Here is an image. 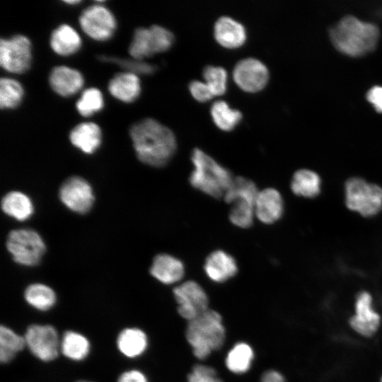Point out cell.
<instances>
[{"label": "cell", "mask_w": 382, "mask_h": 382, "mask_svg": "<svg viewBox=\"0 0 382 382\" xmlns=\"http://www.w3.org/2000/svg\"><path fill=\"white\" fill-rule=\"evenodd\" d=\"M129 132L137 158L147 166L163 167L175 153L177 141L173 132L154 118L134 122Z\"/></svg>", "instance_id": "1"}, {"label": "cell", "mask_w": 382, "mask_h": 382, "mask_svg": "<svg viewBox=\"0 0 382 382\" xmlns=\"http://www.w3.org/2000/svg\"><path fill=\"white\" fill-rule=\"evenodd\" d=\"M329 35L337 50L357 57L374 50L378 40L379 30L373 23L349 15L330 28Z\"/></svg>", "instance_id": "2"}, {"label": "cell", "mask_w": 382, "mask_h": 382, "mask_svg": "<svg viewBox=\"0 0 382 382\" xmlns=\"http://www.w3.org/2000/svg\"><path fill=\"white\" fill-rule=\"evenodd\" d=\"M194 168L189 182L197 190L214 198L224 197L233 180L231 173L199 148L191 154Z\"/></svg>", "instance_id": "3"}, {"label": "cell", "mask_w": 382, "mask_h": 382, "mask_svg": "<svg viewBox=\"0 0 382 382\" xmlns=\"http://www.w3.org/2000/svg\"><path fill=\"white\" fill-rule=\"evenodd\" d=\"M185 336L195 357L201 360L206 359L224 345L226 331L221 316L214 310L208 309L188 321Z\"/></svg>", "instance_id": "4"}, {"label": "cell", "mask_w": 382, "mask_h": 382, "mask_svg": "<svg viewBox=\"0 0 382 382\" xmlns=\"http://www.w3.org/2000/svg\"><path fill=\"white\" fill-rule=\"evenodd\" d=\"M6 247L15 262L26 267L39 265L46 251L45 243L40 233L27 228L10 231Z\"/></svg>", "instance_id": "5"}, {"label": "cell", "mask_w": 382, "mask_h": 382, "mask_svg": "<svg viewBox=\"0 0 382 382\" xmlns=\"http://www.w3.org/2000/svg\"><path fill=\"white\" fill-rule=\"evenodd\" d=\"M175 40L173 33L166 28L154 24L134 30L128 52L135 59L144 60L155 54L168 50Z\"/></svg>", "instance_id": "6"}, {"label": "cell", "mask_w": 382, "mask_h": 382, "mask_svg": "<svg viewBox=\"0 0 382 382\" xmlns=\"http://www.w3.org/2000/svg\"><path fill=\"white\" fill-rule=\"evenodd\" d=\"M347 207L366 217L374 216L382 209V187L361 178H351L345 183Z\"/></svg>", "instance_id": "7"}, {"label": "cell", "mask_w": 382, "mask_h": 382, "mask_svg": "<svg viewBox=\"0 0 382 382\" xmlns=\"http://www.w3.org/2000/svg\"><path fill=\"white\" fill-rule=\"evenodd\" d=\"M32 45L29 38L21 34L0 40V65L9 73L23 74L32 64Z\"/></svg>", "instance_id": "8"}, {"label": "cell", "mask_w": 382, "mask_h": 382, "mask_svg": "<svg viewBox=\"0 0 382 382\" xmlns=\"http://www.w3.org/2000/svg\"><path fill=\"white\" fill-rule=\"evenodd\" d=\"M79 22L86 35L100 42L111 39L117 28L115 16L110 9L100 4L86 8L80 14Z\"/></svg>", "instance_id": "9"}, {"label": "cell", "mask_w": 382, "mask_h": 382, "mask_svg": "<svg viewBox=\"0 0 382 382\" xmlns=\"http://www.w3.org/2000/svg\"><path fill=\"white\" fill-rule=\"evenodd\" d=\"M381 323V316L374 308L373 297L367 291L357 293L354 313L349 318L350 328L359 336L371 338L378 332Z\"/></svg>", "instance_id": "10"}, {"label": "cell", "mask_w": 382, "mask_h": 382, "mask_svg": "<svg viewBox=\"0 0 382 382\" xmlns=\"http://www.w3.org/2000/svg\"><path fill=\"white\" fill-rule=\"evenodd\" d=\"M62 203L76 214H84L93 206L95 197L91 184L80 176H71L66 179L59 190Z\"/></svg>", "instance_id": "11"}, {"label": "cell", "mask_w": 382, "mask_h": 382, "mask_svg": "<svg viewBox=\"0 0 382 382\" xmlns=\"http://www.w3.org/2000/svg\"><path fill=\"white\" fill-rule=\"evenodd\" d=\"M173 296L178 303V313L188 321L209 309L207 294L195 281L189 280L177 286L173 289Z\"/></svg>", "instance_id": "12"}, {"label": "cell", "mask_w": 382, "mask_h": 382, "mask_svg": "<svg viewBox=\"0 0 382 382\" xmlns=\"http://www.w3.org/2000/svg\"><path fill=\"white\" fill-rule=\"evenodd\" d=\"M25 345L38 359L49 361L57 357L60 342L55 328L49 325H31L24 336Z\"/></svg>", "instance_id": "13"}, {"label": "cell", "mask_w": 382, "mask_h": 382, "mask_svg": "<svg viewBox=\"0 0 382 382\" xmlns=\"http://www.w3.org/2000/svg\"><path fill=\"white\" fill-rule=\"evenodd\" d=\"M233 77L241 89L248 92H256L267 84L269 80V71L262 61L249 57L236 62L233 69Z\"/></svg>", "instance_id": "14"}, {"label": "cell", "mask_w": 382, "mask_h": 382, "mask_svg": "<svg viewBox=\"0 0 382 382\" xmlns=\"http://www.w3.org/2000/svg\"><path fill=\"white\" fill-rule=\"evenodd\" d=\"M48 81L52 91L62 97L77 93L84 84L83 76L79 70L64 65L52 69Z\"/></svg>", "instance_id": "15"}, {"label": "cell", "mask_w": 382, "mask_h": 382, "mask_svg": "<svg viewBox=\"0 0 382 382\" xmlns=\"http://www.w3.org/2000/svg\"><path fill=\"white\" fill-rule=\"evenodd\" d=\"M255 215L265 224H272L278 221L284 212V202L279 192L267 187L260 191L254 204Z\"/></svg>", "instance_id": "16"}, {"label": "cell", "mask_w": 382, "mask_h": 382, "mask_svg": "<svg viewBox=\"0 0 382 382\" xmlns=\"http://www.w3.org/2000/svg\"><path fill=\"white\" fill-rule=\"evenodd\" d=\"M204 270L210 280L223 283L237 274L238 265L231 255L222 250H216L207 257Z\"/></svg>", "instance_id": "17"}, {"label": "cell", "mask_w": 382, "mask_h": 382, "mask_svg": "<svg viewBox=\"0 0 382 382\" xmlns=\"http://www.w3.org/2000/svg\"><path fill=\"white\" fill-rule=\"evenodd\" d=\"M185 272L183 262L178 257L167 253L156 255L149 270L151 276L164 284H172L180 281Z\"/></svg>", "instance_id": "18"}, {"label": "cell", "mask_w": 382, "mask_h": 382, "mask_svg": "<svg viewBox=\"0 0 382 382\" xmlns=\"http://www.w3.org/2000/svg\"><path fill=\"white\" fill-rule=\"evenodd\" d=\"M69 139L71 144L81 151L86 154H92L101 145V129L95 122H81L71 129Z\"/></svg>", "instance_id": "19"}, {"label": "cell", "mask_w": 382, "mask_h": 382, "mask_svg": "<svg viewBox=\"0 0 382 382\" xmlns=\"http://www.w3.org/2000/svg\"><path fill=\"white\" fill-rule=\"evenodd\" d=\"M214 34L216 41L224 47L236 48L246 40V30L239 21L228 16H220L214 23Z\"/></svg>", "instance_id": "20"}, {"label": "cell", "mask_w": 382, "mask_h": 382, "mask_svg": "<svg viewBox=\"0 0 382 382\" xmlns=\"http://www.w3.org/2000/svg\"><path fill=\"white\" fill-rule=\"evenodd\" d=\"M108 88L112 97L126 103L135 101L141 91L138 75L128 71L114 75L108 82Z\"/></svg>", "instance_id": "21"}, {"label": "cell", "mask_w": 382, "mask_h": 382, "mask_svg": "<svg viewBox=\"0 0 382 382\" xmlns=\"http://www.w3.org/2000/svg\"><path fill=\"white\" fill-rule=\"evenodd\" d=\"M82 45L78 32L71 25L63 23L55 28L50 37V45L57 54L67 57L76 53Z\"/></svg>", "instance_id": "22"}, {"label": "cell", "mask_w": 382, "mask_h": 382, "mask_svg": "<svg viewBox=\"0 0 382 382\" xmlns=\"http://www.w3.org/2000/svg\"><path fill=\"white\" fill-rule=\"evenodd\" d=\"M1 207L7 216L23 221L34 213V206L30 198L20 191H10L1 199Z\"/></svg>", "instance_id": "23"}, {"label": "cell", "mask_w": 382, "mask_h": 382, "mask_svg": "<svg viewBox=\"0 0 382 382\" xmlns=\"http://www.w3.org/2000/svg\"><path fill=\"white\" fill-rule=\"evenodd\" d=\"M147 345L146 334L138 328L125 329L117 337L119 350L128 357L141 355L146 350Z\"/></svg>", "instance_id": "24"}, {"label": "cell", "mask_w": 382, "mask_h": 382, "mask_svg": "<svg viewBox=\"0 0 382 382\" xmlns=\"http://www.w3.org/2000/svg\"><path fill=\"white\" fill-rule=\"evenodd\" d=\"M320 178L316 173L308 169H301L294 173L291 189L298 196L312 198L320 193Z\"/></svg>", "instance_id": "25"}, {"label": "cell", "mask_w": 382, "mask_h": 382, "mask_svg": "<svg viewBox=\"0 0 382 382\" xmlns=\"http://www.w3.org/2000/svg\"><path fill=\"white\" fill-rule=\"evenodd\" d=\"M210 113L217 127L224 131L233 129L241 120L242 112L232 108L224 100H217L211 105Z\"/></svg>", "instance_id": "26"}, {"label": "cell", "mask_w": 382, "mask_h": 382, "mask_svg": "<svg viewBox=\"0 0 382 382\" xmlns=\"http://www.w3.org/2000/svg\"><path fill=\"white\" fill-rule=\"evenodd\" d=\"M253 358L252 347L247 343L238 342L227 354L226 366L234 374H244L249 370Z\"/></svg>", "instance_id": "27"}, {"label": "cell", "mask_w": 382, "mask_h": 382, "mask_svg": "<svg viewBox=\"0 0 382 382\" xmlns=\"http://www.w3.org/2000/svg\"><path fill=\"white\" fill-rule=\"evenodd\" d=\"M259 191L252 180L241 176L233 178L232 184L224 195L225 202L231 204L237 200H244L255 204Z\"/></svg>", "instance_id": "28"}, {"label": "cell", "mask_w": 382, "mask_h": 382, "mask_svg": "<svg viewBox=\"0 0 382 382\" xmlns=\"http://www.w3.org/2000/svg\"><path fill=\"white\" fill-rule=\"evenodd\" d=\"M60 349L65 357L78 361L84 359L88 355L90 343L81 334L67 331L64 334Z\"/></svg>", "instance_id": "29"}, {"label": "cell", "mask_w": 382, "mask_h": 382, "mask_svg": "<svg viewBox=\"0 0 382 382\" xmlns=\"http://www.w3.org/2000/svg\"><path fill=\"white\" fill-rule=\"evenodd\" d=\"M24 297L30 305L41 311L50 309L56 301L53 289L41 283L29 285L25 290Z\"/></svg>", "instance_id": "30"}, {"label": "cell", "mask_w": 382, "mask_h": 382, "mask_svg": "<svg viewBox=\"0 0 382 382\" xmlns=\"http://www.w3.org/2000/svg\"><path fill=\"white\" fill-rule=\"evenodd\" d=\"M24 90L17 80L2 77L0 79V108L2 110H12L22 103Z\"/></svg>", "instance_id": "31"}, {"label": "cell", "mask_w": 382, "mask_h": 382, "mask_svg": "<svg viewBox=\"0 0 382 382\" xmlns=\"http://www.w3.org/2000/svg\"><path fill=\"white\" fill-rule=\"evenodd\" d=\"M25 345L24 337L18 335L6 326H1L0 360L2 363L10 361Z\"/></svg>", "instance_id": "32"}, {"label": "cell", "mask_w": 382, "mask_h": 382, "mask_svg": "<svg viewBox=\"0 0 382 382\" xmlns=\"http://www.w3.org/2000/svg\"><path fill=\"white\" fill-rule=\"evenodd\" d=\"M104 106V99L101 91L95 87L85 89L76 103L78 112L84 117H88L100 112Z\"/></svg>", "instance_id": "33"}, {"label": "cell", "mask_w": 382, "mask_h": 382, "mask_svg": "<svg viewBox=\"0 0 382 382\" xmlns=\"http://www.w3.org/2000/svg\"><path fill=\"white\" fill-rule=\"evenodd\" d=\"M231 204L228 218L234 226L247 228L250 227L254 221V204L244 200H237Z\"/></svg>", "instance_id": "34"}, {"label": "cell", "mask_w": 382, "mask_h": 382, "mask_svg": "<svg viewBox=\"0 0 382 382\" xmlns=\"http://www.w3.org/2000/svg\"><path fill=\"white\" fill-rule=\"evenodd\" d=\"M202 75L214 96H220L226 92L227 71L223 66L206 65L203 68Z\"/></svg>", "instance_id": "35"}, {"label": "cell", "mask_w": 382, "mask_h": 382, "mask_svg": "<svg viewBox=\"0 0 382 382\" xmlns=\"http://www.w3.org/2000/svg\"><path fill=\"white\" fill-rule=\"evenodd\" d=\"M100 60L105 62L114 63L119 65L120 67L126 69V71L138 74H151L157 69L154 64H149L144 60H138L135 59H122L110 56L101 55L98 57Z\"/></svg>", "instance_id": "36"}, {"label": "cell", "mask_w": 382, "mask_h": 382, "mask_svg": "<svg viewBox=\"0 0 382 382\" xmlns=\"http://www.w3.org/2000/svg\"><path fill=\"white\" fill-rule=\"evenodd\" d=\"M187 382H223L216 370L209 366L197 364L187 376Z\"/></svg>", "instance_id": "37"}, {"label": "cell", "mask_w": 382, "mask_h": 382, "mask_svg": "<svg viewBox=\"0 0 382 382\" xmlns=\"http://www.w3.org/2000/svg\"><path fill=\"white\" fill-rule=\"evenodd\" d=\"M188 87L192 96L198 101L205 102L214 96L206 82L194 79L189 83Z\"/></svg>", "instance_id": "38"}, {"label": "cell", "mask_w": 382, "mask_h": 382, "mask_svg": "<svg viewBox=\"0 0 382 382\" xmlns=\"http://www.w3.org/2000/svg\"><path fill=\"white\" fill-rule=\"evenodd\" d=\"M366 98L378 112H382V86L372 87L369 90Z\"/></svg>", "instance_id": "39"}, {"label": "cell", "mask_w": 382, "mask_h": 382, "mask_svg": "<svg viewBox=\"0 0 382 382\" xmlns=\"http://www.w3.org/2000/svg\"><path fill=\"white\" fill-rule=\"evenodd\" d=\"M118 382H148L146 376L139 371L131 370L120 375Z\"/></svg>", "instance_id": "40"}, {"label": "cell", "mask_w": 382, "mask_h": 382, "mask_svg": "<svg viewBox=\"0 0 382 382\" xmlns=\"http://www.w3.org/2000/svg\"><path fill=\"white\" fill-rule=\"evenodd\" d=\"M260 382H286V381L280 372L270 369L262 374Z\"/></svg>", "instance_id": "41"}, {"label": "cell", "mask_w": 382, "mask_h": 382, "mask_svg": "<svg viewBox=\"0 0 382 382\" xmlns=\"http://www.w3.org/2000/svg\"><path fill=\"white\" fill-rule=\"evenodd\" d=\"M64 2L65 4H70V5H75V4H80L81 2V1H79V0H69V1H64Z\"/></svg>", "instance_id": "42"}, {"label": "cell", "mask_w": 382, "mask_h": 382, "mask_svg": "<svg viewBox=\"0 0 382 382\" xmlns=\"http://www.w3.org/2000/svg\"><path fill=\"white\" fill-rule=\"evenodd\" d=\"M78 382H91V381H79Z\"/></svg>", "instance_id": "43"}, {"label": "cell", "mask_w": 382, "mask_h": 382, "mask_svg": "<svg viewBox=\"0 0 382 382\" xmlns=\"http://www.w3.org/2000/svg\"><path fill=\"white\" fill-rule=\"evenodd\" d=\"M380 382H382V375H381V376L380 378Z\"/></svg>", "instance_id": "44"}]
</instances>
